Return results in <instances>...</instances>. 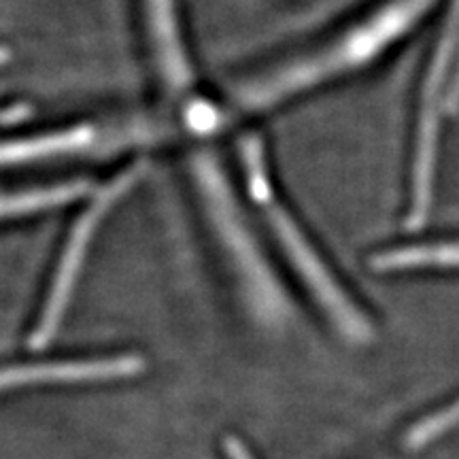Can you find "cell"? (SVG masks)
Here are the masks:
<instances>
[{"mask_svg": "<svg viewBox=\"0 0 459 459\" xmlns=\"http://www.w3.org/2000/svg\"><path fill=\"white\" fill-rule=\"evenodd\" d=\"M237 153L245 196L255 206L264 228L294 271V277L300 281L338 334L351 342H368L372 338L368 315L349 294V287L338 279L336 271L321 254L315 240L308 237L298 217L279 196L260 136L245 134L238 143Z\"/></svg>", "mask_w": 459, "mask_h": 459, "instance_id": "7a4b0ae2", "label": "cell"}, {"mask_svg": "<svg viewBox=\"0 0 459 459\" xmlns=\"http://www.w3.org/2000/svg\"><path fill=\"white\" fill-rule=\"evenodd\" d=\"M368 266L378 274L451 271L459 268V240H428V243L385 247L368 257Z\"/></svg>", "mask_w": 459, "mask_h": 459, "instance_id": "8992f818", "label": "cell"}, {"mask_svg": "<svg viewBox=\"0 0 459 459\" xmlns=\"http://www.w3.org/2000/svg\"><path fill=\"white\" fill-rule=\"evenodd\" d=\"M434 0H383L364 17L300 56L251 74L232 90V108L254 115L370 66L415 28Z\"/></svg>", "mask_w": 459, "mask_h": 459, "instance_id": "6da1fadb", "label": "cell"}, {"mask_svg": "<svg viewBox=\"0 0 459 459\" xmlns=\"http://www.w3.org/2000/svg\"><path fill=\"white\" fill-rule=\"evenodd\" d=\"M145 160H136V162L126 166L122 172L111 177L105 186L96 189L88 203H85L82 213L74 217L71 228H68L65 245H62L54 264V273H51L37 324H34L30 336H28V347L34 349V351L48 347V342L54 338L57 328H60L74 285H77L79 274H82L85 255H88L90 247L94 243L96 230L100 228L105 217L111 213L115 203L122 200L134 183L141 181V177L145 175Z\"/></svg>", "mask_w": 459, "mask_h": 459, "instance_id": "3957f363", "label": "cell"}, {"mask_svg": "<svg viewBox=\"0 0 459 459\" xmlns=\"http://www.w3.org/2000/svg\"><path fill=\"white\" fill-rule=\"evenodd\" d=\"M96 189H91L90 181L71 179L57 181L49 186H39L32 189H20V192L7 194L3 200L4 221L26 220V217L41 215L45 211H56L60 206L77 203L85 196H91Z\"/></svg>", "mask_w": 459, "mask_h": 459, "instance_id": "52a82bcc", "label": "cell"}, {"mask_svg": "<svg viewBox=\"0 0 459 459\" xmlns=\"http://www.w3.org/2000/svg\"><path fill=\"white\" fill-rule=\"evenodd\" d=\"M145 359L136 353L111 355V358L37 361L22 364L3 372V389L26 385H66V383L119 381L139 377L145 370Z\"/></svg>", "mask_w": 459, "mask_h": 459, "instance_id": "277c9868", "label": "cell"}, {"mask_svg": "<svg viewBox=\"0 0 459 459\" xmlns=\"http://www.w3.org/2000/svg\"><path fill=\"white\" fill-rule=\"evenodd\" d=\"M223 446H226L228 459H254V457H251V453L247 451L243 440L237 438V436H228Z\"/></svg>", "mask_w": 459, "mask_h": 459, "instance_id": "9c48e42d", "label": "cell"}, {"mask_svg": "<svg viewBox=\"0 0 459 459\" xmlns=\"http://www.w3.org/2000/svg\"><path fill=\"white\" fill-rule=\"evenodd\" d=\"M102 132L94 124H73L62 126L39 134L22 136V139L7 141L3 149L4 166H26L49 162V160L82 156L90 149L99 147Z\"/></svg>", "mask_w": 459, "mask_h": 459, "instance_id": "5b68a950", "label": "cell"}, {"mask_svg": "<svg viewBox=\"0 0 459 459\" xmlns=\"http://www.w3.org/2000/svg\"><path fill=\"white\" fill-rule=\"evenodd\" d=\"M455 426H459V400L453 402V404L446 406V409L434 412V415H429L426 419H421L419 423H415V428L404 436V449L409 451L423 449V446L432 443V440L438 438V436L446 434Z\"/></svg>", "mask_w": 459, "mask_h": 459, "instance_id": "ba28073f", "label": "cell"}]
</instances>
